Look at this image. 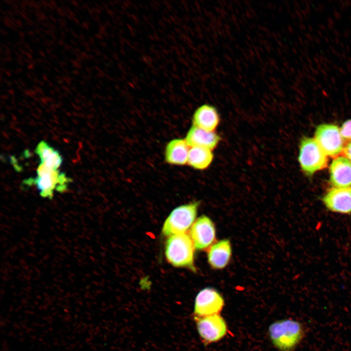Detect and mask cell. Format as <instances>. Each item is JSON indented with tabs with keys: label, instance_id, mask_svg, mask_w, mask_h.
Returning a JSON list of instances; mask_svg holds the SVG:
<instances>
[{
	"label": "cell",
	"instance_id": "3957f363",
	"mask_svg": "<svg viewBox=\"0 0 351 351\" xmlns=\"http://www.w3.org/2000/svg\"><path fill=\"white\" fill-rule=\"evenodd\" d=\"M328 157L314 138L304 136L301 139L298 160L306 175L311 176L326 168Z\"/></svg>",
	"mask_w": 351,
	"mask_h": 351
},
{
	"label": "cell",
	"instance_id": "2e32d148",
	"mask_svg": "<svg viewBox=\"0 0 351 351\" xmlns=\"http://www.w3.org/2000/svg\"><path fill=\"white\" fill-rule=\"evenodd\" d=\"M213 150L200 147H190L187 164L197 170H204L210 167L213 161Z\"/></svg>",
	"mask_w": 351,
	"mask_h": 351
},
{
	"label": "cell",
	"instance_id": "ba28073f",
	"mask_svg": "<svg viewBox=\"0 0 351 351\" xmlns=\"http://www.w3.org/2000/svg\"><path fill=\"white\" fill-rule=\"evenodd\" d=\"M224 304L223 296L216 289L212 287L204 288L197 293L195 298L194 316L220 314Z\"/></svg>",
	"mask_w": 351,
	"mask_h": 351
},
{
	"label": "cell",
	"instance_id": "ac0fdd59",
	"mask_svg": "<svg viewBox=\"0 0 351 351\" xmlns=\"http://www.w3.org/2000/svg\"><path fill=\"white\" fill-rule=\"evenodd\" d=\"M62 162V158L59 152L56 150L44 162H40L44 164L49 168L57 170Z\"/></svg>",
	"mask_w": 351,
	"mask_h": 351
},
{
	"label": "cell",
	"instance_id": "9c48e42d",
	"mask_svg": "<svg viewBox=\"0 0 351 351\" xmlns=\"http://www.w3.org/2000/svg\"><path fill=\"white\" fill-rule=\"evenodd\" d=\"M189 235L195 249L208 250L215 242L216 230L212 219L202 215L195 220L191 227Z\"/></svg>",
	"mask_w": 351,
	"mask_h": 351
},
{
	"label": "cell",
	"instance_id": "8992f818",
	"mask_svg": "<svg viewBox=\"0 0 351 351\" xmlns=\"http://www.w3.org/2000/svg\"><path fill=\"white\" fill-rule=\"evenodd\" d=\"M71 180L65 173L57 170H53L42 176L25 179L23 184L28 186L36 185L42 197L51 199L55 190L61 193L65 192Z\"/></svg>",
	"mask_w": 351,
	"mask_h": 351
},
{
	"label": "cell",
	"instance_id": "6da1fadb",
	"mask_svg": "<svg viewBox=\"0 0 351 351\" xmlns=\"http://www.w3.org/2000/svg\"><path fill=\"white\" fill-rule=\"evenodd\" d=\"M305 332L303 324L292 318L276 320L268 329L270 341L279 351H293L304 338Z\"/></svg>",
	"mask_w": 351,
	"mask_h": 351
},
{
	"label": "cell",
	"instance_id": "7c38bea8",
	"mask_svg": "<svg viewBox=\"0 0 351 351\" xmlns=\"http://www.w3.org/2000/svg\"><path fill=\"white\" fill-rule=\"evenodd\" d=\"M193 125L209 132H215L220 121L217 108L213 105L203 104L198 106L192 116Z\"/></svg>",
	"mask_w": 351,
	"mask_h": 351
},
{
	"label": "cell",
	"instance_id": "5b68a950",
	"mask_svg": "<svg viewBox=\"0 0 351 351\" xmlns=\"http://www.w3.org/2000/svg\"><path fill=\"white\" fill-rule=\"evenodd\" d=\"M194 320L199 337L206 346L220 341L228 332L226 322L220 314L194 316Z\"/></svg>",
	"mask_w": 351,
	"mask_h": 351
},
{
	"label": "cell",
	"instance_id": "277c9868",
	"mask_svg": "<svg viewBox=\"0 0 351 351\" xmlns=\"http://www.w3.org/2000/svg\"><path fill=\"white\" fill-rule=\"evenodd\" d=\"M199 205V201H195L173 210L163 225L162 233L164 235L186 233L196 220Z\"/></svg>",
	"mask_w": 351,
	"mask_h": 351
},
{
	"label": "cell",
	"instance_id": "e0dca14e",
	"mask_svg": "<svg viewBox=\"0 0 351 351\" xmlns=\"http://www.w3.org/2000/svg\"><path fill=\"white\" fill-rule=\"evenodd\" d=\"M56 150L44 141H41L35 149V153L39 157L40 162H44Z\"/></svg>",
	"mask_w": 351,
	"mask_h": 351
},
{
	"label": "cell",
	"instance_id": "52a82bcc",
	"mask_svg": "<svg viewBox=\"0 0 351 351\" xmlns=\"http://www.w3.org/2000/svg\"><path fill=\"white\" fill-rule=\"evenodd\" d=\"M314 139L328 156L336 157L345 147L340 129L332 124H322L316 129Z\"/></svg>",
	"mask_w": 351,
	"mask_h": 351
},
{
	"label": "cell",
	"instance_id": "8fae6325",
	"mask_svg": "<svg viewBox=\"0 0 351 351\" xmlns=\"http://www.w3.org/2000/svg\"><path fill=\"white\" fill-rule=\"evenodd\" d=\"M330 181L332 187H351V162L344 156L335 157L331 163Z\"/></svg>",
	"mask_w": 351,
	"mask_h": 351
},
{
	"label": "cell",
	"instance_id": "30bf717a",
	"mask_svg": "<svg viewBox=\"0 0 351 351\" xmlns=\"http://www.w3.org/2000/svg\"><path fill=\"white\" fill-rule=\"evenodd\" d=\"M321 200L329 211L342 214H351V187H332L326 192Z\"/></svg>",
	"mask_w": 351,
	"mask_h": 351
},
{
	"label": "cell",
	"instance_id": "4fadbf2b",
	"mask_svg": "<svg viewBox=\"0 0 351 351\" xmlns=\"http://www.w3.org/2000/svg\"><path fill=\"white\" fill-rule=\"evenodd\" d=\"M232 254V245L229 239L215 241L207 250L208 263L213 269H223L229 264Z\"/></svg>",
	"mask_w": 351,
	"mask_h": 351
},
{
	"label": "cell",
	"instance_id": "9a60e30c",
	"mask_svg": "<svg viewBox=\"0 0 351 351\" xmlns=\"http://www.w3.org/2000/svg\"><path fill=\"white\" fill-rule=\"evenodd\" d=\"M190 147L185 138H176L169 141L164 150L166 163L175 166L187 164Z\"/></svg>",
	"mask_w": 351,
	"mask_h": 351
},
{
	"label": "cell",
	"instance_id": "ffe728a7",
	"mask_svg": "<svg viewBox=\"0 0 351 351\" xmlns=\"http://www.w3.org/2000/svg\"><path fill=\"white\" fill-rule=\"evenodd\" d=\"M344 156L347 158L351 162V141L345 145L343 151Z\"/></svg>",
	"mask_w": 351,
	"mask_h": 351
},
{
	"label": "cell",
	"instance_id": "d6986e66",
	"mask_svg": "<svg viewBox=\"0 0 351 351\" xmlns=\"http://www.w3.org/2000/svg\"><path fill=\"white\" fill-rule=\"evenodd\" d=\"M340 131L344 141H351V119L347 120L342 125Z\"/></svg>",
	"mask_w": 351,
	"mask_h": 351
},
{
	"label": "cell",
	"instance_id": "7a4b0ae2",
	"mask_svg": "<svg viewBox=\"0 0 351 351\" xmlns=\"http://www.w3.org/2000/svg\"><path fill=\"white\" fill-rule=\"evenodd\" d=\"M193 241L187 233L168 236L164 252L166 259L173 266L184 268L195 272V250Z\"/></svg>",
	"mask_w": 351,
	"mask_h": 351
},
{
	"label": "cell",
	"instance_id": "5bb4252c",
	"mask_svg": "<svg viewBox=\"0 0 351 351\" xmlns=\"http://www.w3.org/2000/svg\"><path fill=\"white\" fill-rule=\"evenodd\" d=\"M185 139L190 147H200L213 150L217 147L222 138L215 132L207 131L192 125Z\"/></svg>",
	"mask_w": 351,
	"mask_h": 351
}]
</instances>
